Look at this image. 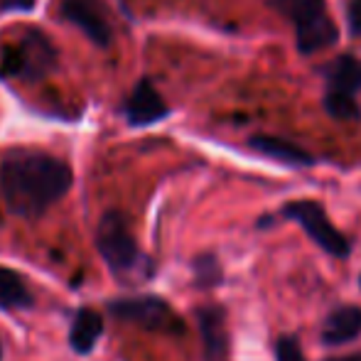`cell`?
Wrapping results in <instances>:
<instances>
[{"label": "cell", "instance_id": "cell-2", "mask_svg": "<svg viewBox=\"0 0 361 361\" xmlns=\"http://www.w3.org/2000/svg\"><path fill=\"white\" fill-rule=\"evenodd\" d=\"M94 248L121 286H145L155 278V261L140 248L126 212L106 209L101 214L94 228Z\"/></svg>", "mask_w": 361, "mask_h": 361}, {"label": "cell", "instance_id": "cell-17", "mask_svg": "<svg viewBox=\"0 0 361 361\" xmlns=\"http://www.w3.org/2000/svg\"><path fill=\"white\" fill-rule=\"evenodd\" d=\"M347 23L349 32L361 39V0H349L347 3Z\"/></svg>", "mask_w": 361, "mask_h": 361}, {"label": "cell", "instance_id": "cell-5", "mask_svg": "<svg viewBox=\"0 0 361 361\" xmlns=\"http://www.w3.org/2000/svg\"><path fill=\"white\" fill-rule=\"evenodd\" d=\"M268 5L293 23L302 54H314L337 42V25L329 18L324 0H268Z\"/></svg>", "mask_w": 361, "mask_h": 361}, {"label": "cell", "instance_id": "cell-20", "mask_svg": "<svg viewBox=\"0 0 361 361\" xmlns=\"http://www.w3.org/2000/svg\"><path fill=\"white\" fill-rule=\"evenodd\" d=\"M5 359V349H3V339H0V361Z\"/></svg>", "mask_w": 361, "mask_h": 361}, {"label": "cell", "instance_id": "cell-10", "mask_svg": "<svg viewBox=\"0 0 361 361\" xmlns=\"http://www.w3.org/2000/svg\"><path fill=\"white\" fill-rule=\"evenodd\" d=\"M121 114L126 116L133 128H145V126H155L162 118L170 116V106L165 104V99L160 96V91L155 89L150 79H140L135 84V89L130 91V96L121 106Z\"/></svg>", "mask_w": 361, "mask_h": 361}, {"label": "cell", "instance_id": "cell-4", "mask_svg": "<svg viewBox=\"0 0 361 361\" xmlns=\"http://www.w3.org/2000/svg\"><path fill=\"white\" fill-rule=\"evenodd\" d=\"M106 314L121 324H133L145 332L167 334V337H185L187 324L177 310L162 295L133 293L106 300Z\"/></svg>", "mask_w": 361, "mask_h": 361}, {"label": "cell", "instance_id": "cell-3", "mask_svg": "<svg viewBox=\"0 0 361 361\" xmlns=\"http://www.w3.org/2000/svg\"><path fill=\"white\" fill-rule=\"evenodd\" d=\"M276 219H286V221L300 224V228L307 233L310 241H312L319 251L327 253V256L337 258V261H347V258L352 256V251H354L352 238L334 226L322 202L293 200V202H288V204H283L273 216L258 219V228H268Z\"/></svg>", "mask_w": 361, "mask_h": 361}, {"label": "cell", "instance_id": "cell-11", "mask_svg": "<svg viewBox=\"0 0 361 361\" xmlns=\"http://www.w3.org/2000/svg\"><path fill=\"white\" fill-rule=\"evenodd\" d=\"M361 337V305L344 302L329 310L319 327V342L324 347H347Z\"/></svg>", "mask_w": 361, "mask_h": 361}, {"label": "cell", "instance_id": "cell-21", "mask_svg": "<svg viewBox=\"0 0 361 361\" xmlns=\"http://www.w3.org/2000/svg\"><path fill=\"white\" fill-rule=\"evenodd\" d=\"M357 283H359V290H361V273H359V278H357Z\"/></svg>", "mask_w": 361, "mask_h": 361}, {"label": "cell", "instance_id": "cell-15", "mask_svg": "<svg viewBox=\"0 0 361 361\" xmlns=\"http://www.w3.org/2000/svg\"><path fill=\"white\" fill-rule=\"evenodd\" d=\"M192 283L200 290H212L224 283V268L216 253L204 251L192 258Z\"/></svg>", "mask_w": 361, "mask_h": 361}, {"label": "cell", "instance_id": "cell-6", "mask_svg": "<svg viewBox=\"0 0 361 361\" xmlns=\"http://www.w3.org/2000/svg\"><path fill=\"white\" fill-rule=\"evenodd\" d=\"M54 67H57V49H54L52 39L42 30H27L18 39V44H13L3 54L0 74L25 81H39Z\"/></svg>", "mask_w": 361, "mask_h": 361}, {"label": "cell", "instance_id": "cell-9", "mask_svg": "<svg viewBox=\"0 0 361 361\" xmlns=\"http://www.w3.org/2000/svg\"><path fill=\"white\" fill-rule=\"evenodd\" d=\"M59 13L69 25L79 27L96 47L111 44L114 30H111L109 10H106L104 0H62Z\"/></svg>", "mask_w": 361, "mask_h": 361}, {"label": "cell", "instance_id": "cell-19", "mask_svg": "<svg viewBox=\"0 0 361 361\" xmlns=\"http://www.w3.org/2000/svg\"><path fill=\"white\" fill-rule=\"evenodd\" d=\"M322 361H361V352H352V354H344V357H329Z\"/></svg>", "mask_w": 361, "mask_h": 361}, {"label": "cell", "instance_id": "cell-18", "mask_svg": "<svg viewBox=\"0 0 361 361\" xmlns=\"http://www.w3.org/2000/svg\"><path fill=\"white\" fill-rule=\"evenodd\" d=\"M37 0H0V15L5 13H30L35 10Z\"/></svg>", "mask_w": 361, "mask_h": 361}, {"label": "cell", "instance_id": "cell-1", "mask_svg": "<svg viewBox=\"0 0 361 361\" xmlns=\"http://www.w3.org/2000/svg\"><path fill=\"white\" fill-rule=\"evenodd\" d=\"M74 172L67 160L35 147H15L0 160V200L10 216L42 219L69 195Z\"/></svg>", "mask_w": 361, "mask_h": 361}, {"label": "cell", "instance_id": "cell-16", "mask_svg": "<svg viewBox=\"0 0 361 361\" xmlns=\"http://www.w3.org/2000/svg\"><path fill=\"white\" fill-rule=\"evenodd\" d=\"M273 357L276 361H307L298 334H281L276 339V347H273Z\"/></svg>", "mask_w": 361, "mask_h": 361}, {"label": "cell", "instance_id": "cell-12", "mask_svg": "<svg viewBox=\"0 0 361 361\" xmlns=\"http://www.w3.org/2000/svg\"><path fill=\"white\" fill-rule=\"evenodd\" d=\"M106 332V319L91 305H81L74 312L72 324H69L67 332V344L76 357H89L94 354V349L99 347L101 337Z\"/></svg>", "mask_w": 361, "mask_h": 361}, {"label": "cell", "instance_id": "cell-8", "mask_svg": "<svg viewBox=\"0 0 361 361\" xmlns=\"http://www.w3.org/2000/svg\"><path fill=\"white\" fill-rule=\"evenodd\" d=\"M197 327L202 337V359L228 361L231 357V334H228V312L224 305L209 302L195 310Z\"/></svg>", "mask_w": 361, "mask_h": 361}, {"label": "cell", "instance_id": "cell-7", "mask_svg": "<svg viewBox=\"0 0 361 361\" xmlns=\"http://www.w3.org/2000/svg\"><path fill=\"white\" fill-rule=\"evenodd\" d=\"M327 91H324V111L334 121H361L357 94L361 91V62L352 54L337 57L327 69Z\"/></svg>", "mask_w": 361, "mask_h": 361}, {"label": "cell", "instance_id": "cell-13", "mask_svg": "<svg viewBox=\"0 0 361 361\" xmlns=\"http://www.w3.org/2000/svg\"><path fill=\"white\" fill-rule=\"evenodd\" d=\"M248 145L261 152V155L283 162V165H288V167H312L314 162H317V157L310 155L305 147L295 145L293 140L276 138V135H253V138L248 140Z\"/></svg>", "mask_w": 361, "mask_h": 361}, {"label": "cell", "instance_id": "cell-14", "mask_svg": "<svg viewBox=\"0 0 361 361\" xmlns=\"http://www.w3.org/2000/svg\"><path fill=\"white\" fill-rule=\"evenodd\" d=\"M35 307V293L23 273L0 263V312H27Z\"/></svg>", "mask_w": 361, "mask_h": 361}]
</instances>
